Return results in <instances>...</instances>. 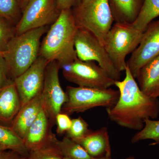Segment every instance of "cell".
<instances>
[{"label":"cell","mask_w":159,"mask_h":159,"mask_svg":"<svg viewBox=\"0 0 159 159\" xmlns=\"http://www.w3.org/2000/svg\"><path fill=\"white\" fill-rule=\"evenodd\" d=\"M82 0H57L58 8L61 11L72 9L80 4Z\"/></svg>","instance_id":"29"},{"label":"cell","mask_w":159,"mask_h":159,"mask_svg":"<svg viewBox=\"0 0 159 159\" xmlns=\"http://www.w3.org/2000/svg\"><path fill=\"white\" fill-rule=\"evenodd\" d=\"M0 145L8 150L12 151L27 157L29 152L24 140L13 129L6 125L0 124Z\"/></svg>","instance_id":"19"},{"label":"cell","mask_w":159,"mask_h":159,"mask_svg":"<svg viewBox=\"0 0 159 159\" xmlns=\"http://www.w3.org/2000/svg\"><path fill=\"white\" fill-rule=\"evenodd\" d=\"M77 29L72 9L61 10L41 43L39 56L49 63L57 61L61 68L73 62L77 58L74 43Z\"/></svg>","instance_id":"2"},{"label":"cell","mask_w":159,"mask_h":159,"mask_svg":"<svg viewBox=\"0 0 159 159\" xmlns=\"http://www.w3.org/2000/svg\"><path fill=\"white\" fill-rule=\"evenodd\" d=\"M89 129V125L82 117L72 119L70 128L66 133V136L75 140L82 138L85 134Z\"/></svg>","instance_id":"26"},{"label":"cell","mask_w":159,"mask_h":159,"mask_svg":"<svg viewBox=\"0 0 159 159\" xmlns=\"http://www.w3.org/2000/svg\"><path fill=\"white\" fill-rule=\"evenodd\" d=\"M16 26L4 19L0 18V54L7 51L8 44L16 35Z\"/></svg>","instance_id":"25"},{"label":"cell","mask_w":159,"mask_h":159,"mask_svg":"<svg viewBox=\"0 0 159 159\" xmlns=\"http://www.w3.org/2000/svg\"><path fill=\"white\" fill-rule=\"evenodd\" d=\"M66 93L68 100L63 106L61 112L69 116L95 107L109 108L116 104L119 97V91L111 88L99 89L69 86Z\"/></svg>","instance_id":"6"},{"label":"cell","mask_w":159,"mask_h":159,"mask_svg":"<svg viewBox=\"0 0 159 159\" xmlns=\"http://www.w3.org/2000/svg\"><path fill=\"white\" fill-rule=\"evenodd\" d=\"M21 107L14 81L0 91V123L10 124Z\"/></svg>","instance_id":"16"},{"label":"cell","mask_w":159,"mask_h":159,"mask_svg":"<svg viewBox=\"0 0 159 159\" xmlns=\"http://www.w3.org/2000/svg\"><path fill=\"white\" fill-rule=\"evenodd\" d=\"M57 0H30L16 25V35L52 25L61 13Z\"/></svg>","instance_id":"9"},{"label":"cell","mask_w":159,"mask_h":159,"mask_svg":"<svg viewBox=\"0 0 159 159\" xmlns=\"http://www.w3.org/2000/svg\"><path fill=\"white\" fill-rule=\"evenodd\" d=\"M61 69L66 80L79 87L109 89L115 85L116 81L95 61H83L77 58Z\"/></svg>","instance_id":"7"},{"label":"cell","mask_w":159,"mask_h":159,"mask_svg":"<svg viewBox=\"0 0 159 159\" xmlns=\"http://www.w3.org/2000/svg\"><path fill=\"white\" fill-rule=\"evenodd\" d=\"M56 141L53 144L31 152L26 159H62L64 156L56 145Z\"/></svg>","instance_id":"24"},{"label":"cell","mask_w":159,"mask_h":159,"mask_svg":"<svg viewBox=\"0 0 159 159\" xmlns=\"http://www.w3.org/2000/svg\"><path fill=\"white\" fill-rule=\"evenodd\" d=\"M48 29V26L32 29L15 35L10 41L3 55L12 80L27 70L37 59L41 40Z\"/></svg>","instance_id":"3"},{"label":"cell","mask_w":159,"mask_h":159,"mask_svg":"<svg viewBox=\"0 0 159 159\" xmlns=\"http://www.w3.org/2000/svg\"><path fill=\"white\" fill-rule=\"evenodd\" d=\"M73 140L81 145L93 157L111 158L110 142L106 127L96 130L89 129L82 138Z\"/></svg>","instance_id":"14"},{"label":"cell","mask_w":159,"mask_h":159,"mask_svg":"<svg viewBox=\"0 0 159 159\" xmlns=\"http://www.w3.org/2000/svg\"><path fill=\"white\" fill-rule=\"evenodd\" d=\"M159 55V19L152 21L143 32L138 48L132 53L127 65L135 78L140 70Z\"/></svg>","instance_id":"11"},{"label":"cell","mask_w":159,"mask_h":159,"mask_svg":"<svg viewBox=\"0 0 159 159\" xmlns=\"http://www.w3.org/2000/svg\"><path fill=\"white\" fill-rule=\"evenodd\" d=\"M7 150H8V149H7L6 147H3V146L0 145V152Z\"/></svg>","instance_id":"33"},{"label":"cell","mask_w":159,"mask_h":159,"mask_svg":"<svg viewBox=\"0 0 159 159\" xmlns=\"http://www.w3.org/2000/svg\"><path fill=\"white\" fill-rule=\"evenodd\" d=\"M22 14L19 0H0V18L16 25Z\"/></svg>","instance_id":"22"},{"label":"cell","mask_w":159,"mask_h":159,"mask_svg":"<svg viewBox=\"0 0 159 159\" xmlns=\"http://www.w3.org/2000/svg\"><path fill=\"white\" fill-rule=\"evenodd\" d=\"M144 127L137 133L131 139V142L135 143L145 140H152L154 143L152 145L159 144V120L150 119H145Z\"/></svg>","instance_id":"23"},{"label":"cell","mask_w":159,"mask_h":159,"mask_svg":"<svg viewBox=\"0 0 159 159\" xmlns=\"http://www.w3.org/2000/svg\"><path fill=\"white\" fill-rule=\"evenodd\" d=\"M136 79L139 87L148 97L159 98V55L139 71Z\"/></svg>","instance_id":"17"},{"label":"cell","mask_w":159,"mask_h":159,"mask_svg":"<svg viewBox=\"0 0 159 159\" xmlns=\"http://www.w3.org/2000/svg\"><path fill=\"white\" fill-rule=\"evenodd\" d=\"M74 43L77 58L83 61H96L112 78L120 80L121 72L116 68L105 47L93 33L77 27Z\"/></svg>","instance_id":"8"},{"label":"cell","mask_w":159,"mask_h":159,"mask_svg":"<svg viewBox=\"0 0 159 159\" xmlns=\"http://www.w3.org/2000/svg\"><path fill=\"white\" fill-rule=\"evenodd\" d=\"M0 159H26V157L20 155L19 154L7 150L0 152Z\"/></svg>","instance_id":"30"},{"label":"cell","mask_w":159,"mask_h":159,"mask_svg":"<svg viewBox=\"0 0 159 159\" xmlns=\"http://www.w3.org/2000/svg\"><path fill=\"white\" fill-rule=\"evenodd\" d=\"M30 0H19L20 4L22 10H24L25 7L27 5L28 2Z\"/></svg>","instance_id":"31"},{"label":"cell","mask_w":159,"mask_h":159,"mask_svg":"<svg viewBox=\"0 0 159 159\" xmlns=\"http://www.w3.org/2000/svg\"><path fill=\"white\" fill-rule=\"evenodd\" d=\"M145 0H108L116 23L132 24L138 17Z\"/></svg>","instance_id":"18"},{"label":"cell","mask_w":159,"mask_h":159,"mask_svg":"<svg viewBox=\"0 0 159 159\" xmlns=\"http://www.w3.org/2000/svg\"><path fill=\"white\" fill-rule=\"evenodd\" d=\"M159 16V0H145L142 10L132 25L144 32L149 24Z\"/></svg>","instance_id":"20"},{"label":"cell","mask_w":159,"mask_h":159,"mask_svg":"<svg viewBox=\"0 0 159 159\" xmlns=\"http://www.w3.org/2000/svg\"><path fill=\"white\" fill-rule=\"evenodd\" d=\"M40 94L21 107L10 125L23 139L42 109Z\"/></svg>","instance_id":"15"},{"label":"cell","mask_w":159,"mask_h":159,"mask_svg":"<svg viewBox=\"0 0 159 159\" xmlns=\"http://www.w3.org/2000/svg\"><path fill=\"white\" fill-rule=\"evenodd\" d=\"M62 159H72L68 157H63L62 158Z\"/></svg>","instance_id":"34"},{"label":"cell","mask_w":159,"mask_h":159,"mask_svg":"<svg viewBox=\"0 0 159 159\" xmlns=\"http://www.w3.org/2000/svg\"><path fill=\"white\" fill-rule=\"evenodd\" d=\"M48 63L39 56L27 70L13 80L19 95L21 107L41 93Z\"/></svg>","instance_id":"12"},{"label":"cell","mask_w":159,"mask_h":159,"mask_svg":"<svg viewBox=\"0 0 159 159\" xmlns=\"http://www.w3.org/2000/svg\"><path fill=\"white\" fill-rule=\"evenodd\" d=\"M55 123L57 124V133L61 135L66 133L70 128L72 119L68 115L61 112L56 116Z\"/></svg>","instance_id":"27"},{"label":"cell","mask_w":159,"mask_h":159,"mask_svg":"<svg viewBox=\"0 0 159 159\" xmlns=\"http://www.w3.org/2000/svg\"><path fill=\"white\" fill-rule=\"evenodd\" d=\"M125 78L115 82L119 92L116 104L106 108L111 121L125 128L138 131L144 127L147 119H156L159 115V100L146 95L139 87L127 65Z\"/></svg>","instance_id":"1"},{"label":"cell","mask_w":159,"mask_h":159,"mask_svg":"<svg viewBox=\"0 0 159 159\" xmlns=\"http://www.w3.org/2000/svg\"><path fill=\"white\" fill-rule=\"evenodd\" d=\"M143 32L132 24L116 23L107 35L104 47L116 68L122 72L127 66L125 58L138 48Z\"/></svg>","instance_id":"5"},{"label":"cell","mask_w":159,"mask_h":159,"mask_svg":"<svg viewBox=\"0 0 159 159\" xmlns=\"http://www.w3.org/2000/svg\"><path fill=\"white\" fill-rule=\"evenodd\" d=\"M93 159H112L111 158H107V157H101V158H94ZM124 159H135L134 157L133 156H130Z\"/></svg>","instance_id":"32"},{"label":"cell","mask_w":159,"mask_h":159,"mask_svg":"<svg viewBox=\"0 0 159 159\" xmlns=\"http://www.w3.org/2000/svg\"><path fill=\"white\" fill-rule=\"evenodd\" d=\"M56 143L64 157L72 159L94 158L79 144L68 137H65L61 140L57 139Z\"/></svg>","instance_id":"21"},{"label":"cell","mask_w":159,"mask_h":159,"mask_svg":"<svg viewBox=\"0 0 159 159\" xmlns=\"http://www.w3.org/2000/svg\"><path fill=\"white\" fill-rule=\"evenodd\" d=\"M61 66L57 61L48 64L46 70L44 82L40 94L42 105L52 125L55 123L57 114L61 112L68 96L61 85L59 72Z\"/></svg>","instance_id":"10"},{"label":"cell","mask_w":159,"mask_h":159,"mask_svg":"<svg viewBox=\"0 0 159 159\" xmlns=\"http://www.w3.org/2000/svg\"><path fill=\"white\" fill-rule=\"evenodd\" d=\"M53 125L42 108L23 139L25 146L29 152L56 142L57 139L56 135L51 130Z\"/></svg>","instance_id":"13"},{"label":"cell","mask_w":159,"mask_h":159,"mask_svg":"<svg viewBox=\"0 0 159 159\" xmlns=\"http://www.w3.org/2000/svg\"><path fill=\"white\" fill-rule=\"evenodd\" d=\"M72 11L77 27L88 30L104 46L114 22L108 0H82Z\"/></svg>","instance_id":"4"},{"label":"cell","mask_w":159,"mask_h":159,"mask_svg":"<svg viewBox=\"0 0 159 159\" xmlns=\"http://www.w3.org/2000/svg\"><path fill=\"white\" fill-rule=\"evenodd\" d=\"M13 81L9 76L6 60L2 54H0V91Z\"/></svg>","instance_id":"28"}]
</instances>
